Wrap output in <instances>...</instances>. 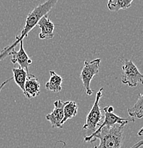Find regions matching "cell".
<instances>
[{
    "mask_svg": "<svg viewBox=\"0 0 143 148\" xmlns=\"http://www.w3.org/2000/svg\"><path fill=\"white\" fill-rule=\"evenodd\" d=\"M101 62V58H95L90 61H84V66L81 70L80 78L88 95H91L93 92V90L90 88V83L93 77L99 73Z\"/></svg>",
    "mask_w": 143,
    "mask_h": 148,
    "instance_id": "5",
    "label": "cell"
},
{
    "mask_svg": "<svg viewBox=\"0 0 143 148\" xmlns=\"http://www.w3.org/2000/svg\"><path fill=\"white\" fill-rule=\"evenodd\" d=\"M127 124H117L112 127H103L93 136H86L84 141L93 143L100 140L93 148H121L123 143V129Z\"/></svg>",
    "mask_w": 143,
    "mask_h": 148,
    "instance_id": "2",
    "label": "cell"
},
{
    "mask_svg": "<svg viewBox=\"0 0 143 148\" xmlns=\"http://www.w3.org/2000/svg\"><path fill=\"white\" fill-rule=\"evenodd\" d=\"M128 115L131 118L141 119L143 117V95L142 93L138 94V101L132 108L127 109Z\"/></svg>",
    "mask_w": 143,
    "mask_h": 148,
    "instance_id": "12",
    "label": "cell"
},
{
    "mask_svg": "<svg viewBox=\"0 0 143 148\" xmlns=\"http://www.w3.org/2000/svg\"><path fill=\"white\" fill-rule=\"evenodd\" d=\"M40 83L38 78L33 74L29 73L24 84V90L23 93L28 99L35 98L40 93Z\"/></svg>",
    "mask_w": 143,
    "mask_h": 148,
    "instance_id": "9",
    "label": "cell"
},
{
    "mask_svg": "<svg viewBox=\"0 0 143 148\" xmlns=\"http://www.w3.org/2000/svg\"><path fill=\"white\" fill-rule=\"evenodd\" d=\"M12 79H13V78H12H12H9V79H7V81H4V82H3L2 83H1V85H0V93H1V90H2V89H3V88H4V86H5V85L7 84V83H8L9 82H10V81Z\"/></svg>",
    "mask_w": 143,
    "mask_h": 148,
    "instance_id": "16",
    "label": "cell"
},
{
    "mask_svg": "<svg viewBox=\"0 0 143 148\" xmlns=\"http://www.w3.org/2000/svg\"><path fill=\"white\" fill-rule=\"evenodd\" d=\"M19 49L18 51H16L15 49H12L10 51L9 56H12L11 61L12 64L19 65V67L24 69L27 73H29V66L32 64V61L29 58V56L26 53L24 50V45H23V41L19 42Z\"/></svg>",
    "mask_w": 143,
    "mask_h": 148,
    "instance_id": "8",
    "label": "cell"
},
{
    "mask_svg": "<svg viewBox=\"0 0 143 148\" xmlns=\"http://www.w3.org/2000/svg\"><path fill=\"white\" fill-rule=\"evenodd\" d=\"M104 112H105V118L102 124L98 125V129L95 130V132L90 134L88 136L91 137L98 133L103 127H112L114 125L117 124H127L129 122H135V119L133 118H123L121 117L118 116L116 114L114 113V108L113 106H107L103 108Z\"/></svg>",
    "mask_w": 143,
    "mask_h": 148,
    "instance_id": "6",
    "label": "cell"
},
{
    "mask_svg": "<svg viewBox=\"0 0 143 148\" xmlns=\"http://www.w3.org/2000/svg\"><path fill=\"white\" fill-rule=\"evenodd\" d=\"M58 0H47L45 2L38 4L36 7H35L27 16L26 19L25 25L23 28L22 31L19 35L16 36V39L12 43V44L6 46L0 52V61L7 58L10 54V51L12 49H14L15 47L18 45V43L23 41L25 38L28 36V34L36 25L39 20L43 16L48 15V14L51 12L52 9L54 7Z\"/></svg>",
    "mask_w": 143,
    "mask_h": 148,
    "instance_id": "1",
    "label": "cell"
},
{
    "mask_svg": "<svg viewBox=\"0 0 143 148\" xmlns=\"http://www.w3.org/2000/svg\"><path fill=\"white\" fill-rule=\"evenodd\" d=\"M49 74L50 78L46 83V89L53 92H59L62 90L61 85L63 83V78L53 71H50Z\"/></svg>",
    "mask_w": 143,
    "mask_h": 148,
    "instance_id": "11",
    "label": "cell"
},
{
    "mask_svg": "<svg viewBox=\"0 0 143 148\" xmlns=\"http://www.w3.org/2000/svg\"><path fill=\"white\" fill-rule=\"evenodd\" d=\"M134 0H107V9L112 12H118L130 8Z\"/></svg>",
    "mask_w": 143,
    "mask_h": 148,
    "instance_id": "14",
    "label": "cell"
},
{
    "mask_svg": "<svg viewBox=\"0 0 143 148\" xmlns=\"http://www.w3.org/2000/svg\"><path fill=\"white\" fill-rule=\"evenodd\" d=\"M37 25L41 29V32L38 35L40 39H51L53 38L55 26L53 23L51 21L49 16L46 15V16H43L39 20Z\"/></svg>",
    "mask_w": 143,
    "mask_h": 148,
    "instance_id": "10",
    "label": "cell"
},
{
    "mask_svg": "<svg viewBox=\"0 0 143 148\" xmlns=\"http://www.w3.org/2000/svg\"><path fill=\"white\" fill-rule=\"evenodd\" d=\"M12 72H13V77L12 78L14 80L15 83L17 84V86L24 92V84H25L27 75L29 73H27L24 69H21L20 67L14 68L12 69Z\"/></svg>",
    "mask_w": 143,
    "mask_h": 148,
    "instance_id": "15",
    "label": "cell"
},
{
    "mask_svg": "<svg viewBox=\"0 0 143 148\" xmlns=\"http://www.w3.org/2000/svg\"><path fill=\"white\" fill-rule=\"evenodd\" d=\"M142 128H141L140 130V132H138V135H142Z\"/></svg>",
    "mask_w": 143,
    "mask_h": 148,
    "instance_id": "18",
    "label": "cell"
},
{
    "mask_svg": "<svg viewBox=\"0 0 143 148\" xmlns=\"http://www.w3.org/2000/svg\"><path fill=\"white\" fill-rule=\"evenodd\" d=\"M66 101H63L61 100H58L53 103L54 108L51 113L46 115V119L50 122L51 125L53 128H62L63 125L61 124L63 118H64V108L65 106Z\"/></svg>",
    "mask_w": 143,
    "mask_h": 148,
    "instance_id": "7",
    "label": "cell"
},
{
    "mask_svg": "<svg viewBox=\"0 0 143 148\" xmlns=\"http://www.w3.org/2000/svg\"><path fill=\"white\" fill-rule=\"evenodd\" d=\"M122 78L123 84L129 87L135 88L138 84H142L143 81L142 74L138 70V67L131 60L124 61L122 66Z\"/></svg>",
    "mask_w": 143,
    "mask_h": 148,
    "instance_id": "4",
    "label": "cell"
},
{
    "mask_svg": "<svg viewBox=\"0 0 143 148\" xmlns=\"http://www.w3.org/2000/svg\"><path fill=\"white\" fill-rule=\"evenodd\" d=\"M78 105L76 104V102L66 101V103L64 108V118L61 122L63 126L68 120H70L76 116L78 113Z\"/></svg>",
    "mask_w": 143,
    "mask_h": 148,
    "instance_id": "13",
    "label": "cell"
},
{
    "mask_svg": "<svg viewBox=\"0 0 143 148\" xmlns=\"http://www.w3.org/2000/svg\"><path fill=\"white\" fill-rule=\"evenodd\" d=\"M103 88H101L97 92L93 107L88 113L87 116H86V123L83 127V129L87 131H90L91 133L95 132L97 126L99 125L100 122L103 118V115L101 107H100V100L103 96Z\"/></svg>",
    "mask_w": 143,
    "mask_h": 148,
    "instance_id": "3",
    "label": "cell"
},
{
    "mask_svg": "<svg viewBox=\"0 0 143 148\" xmlns=\"http://www.w3.org/2000/svg\"><path fill=\"white\" fill-rule=\"evenodd\" d=\"M142 142H143L142 140H140L139 142H138V143H137L136 144L134 145L133 147H130V148H140V147H141V146L142 145Z\"/></svg>",
    "mask_w": 143,
    "mask_h": 148,
    "instance_id": "17",
    "label": "cell"
}]
</instances>
